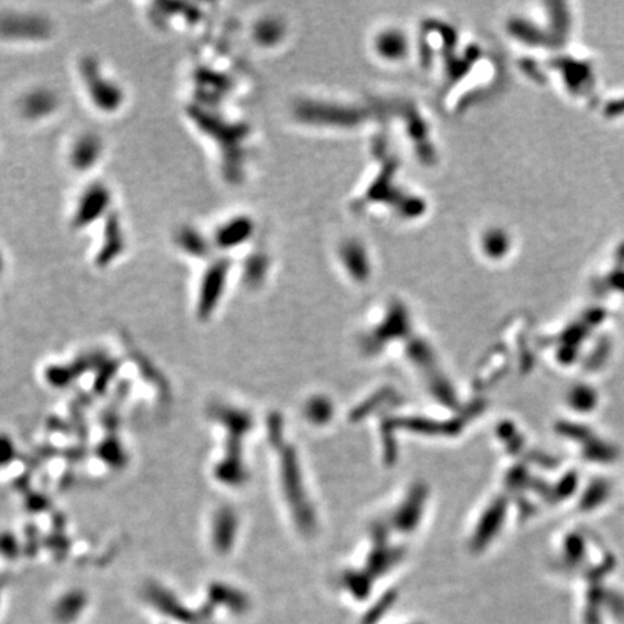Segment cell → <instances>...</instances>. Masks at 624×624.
Segmentation results:
<instances>
[{
	"instance_id": "6da1fadb",
	"label": "cell",
	"mask_w": 624,
	"mask_h": 624,
	"mask_svg": "<svg viewBox=\"0 0 624 624\" xmlns=\"http://www.w3.org/2000/svg\"><path fill=\"white\" fill-rule=\"evenodd\" d=\"M108 200H110L108 191L103 185L96 184L88 191H86L80 198L77 205L76 221L78 224L93 221L100 213L106 210V207L108 205Z\"/></svg>"
},
{
	"instance_id": "7a4b0ae2",
	"label": "cell",
	"mask_w": 624,
	"mask_h": 624,
	"mask_svg": "<svg viewBox=\"0 0 624 624\" xmlns=\"http://www.w3.org/2000/svg\"><path fill=\"white\" fill-rule=\"evenodd\" d=\"M101 153V145L98 138H94L91 135H86L81 136L73 146V152H71V160L73 163L80 168V169H86L93 166L98 156Z\"/></svg>"
},
{
	"instance_id": "277c9868",
	"label": "cell",
	"mask_w": 624,
	"mask_h": 624,
	"mask_svg": "<svg viewBox=\"0 0 624 624\" xmlns=\"http://www.w3.org/2000/svg\"><path fill=\"white\" fill-rule=\"evenodd\" d=\"M2 266H4V265H2V256H0V269H2Z\"/></svg>"
},
{
	"instance_id": "3957f363",
	"label": "cell",
	"mask_w": 624,
	"mask_h": 624,
	"mask_svg": "<svg viewBox=\"0 0 624 624\" xmlns=\"http://www.w3.org/2000/svg\"><path fill=\"white\" fill-rule=\"evenodd\" d=\"M25 103H31V104L36 103V106L25 110L26 115L35 118V116H39V115H45V113H49L53 108V106H55V98L48 91L46 93L45 91H36L35 94L28 96Z\"/></svg>"
}]
</instances>
